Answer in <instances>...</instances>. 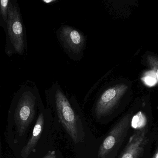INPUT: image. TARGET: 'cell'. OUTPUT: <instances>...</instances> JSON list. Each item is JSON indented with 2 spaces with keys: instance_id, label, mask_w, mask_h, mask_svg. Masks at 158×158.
I'll return each mask as SVG.
<instances>
[{
  "instance_id": "8fae6325",
  "label": "cell",
  "mask_w": 158,
  "mask_h": 158,
  "mask_svg": "<svg viewBox=\"0 0 158 158\" xmlns=\"http://www.w3.org/2000/svg\"><path fill=\"white\" fill-rule=\"evenodd\" d=\"M147 60L152 71L155 73L158 81V58L155 56L149 55L147 57Z\"/></svg>"
},
{
  "instance_id": "7c38bea8",
  "label": "cell",
  "mask_w": 158,
  "mask_h": 158,
  "mask_svg": "<svg viewBox=\"0 0 158 158\" xmlns=\"http://www.w3.org/2000/svg\"><path fill=\"white\" fill-rule=\"evenodd\" d=\"M157 79L156 75L153 71L147 73L145 76L142 78L144 83L150 86L154 85L157 83Z\"/></svg>"
},
{
  "instance_id": "30bf717a",
  "label": "cell",
  "mask_w": 158,
  "mask_h": 158,
  "mask_svg": "<svg viewBox=\"0 0 158 158\" xmlns=\"http://www.w3.org/2000/svg\"><path fill=\"white\" fill-rule=\"evenodd\" d=\"M10 1L9 0H1L0 6V13H1V25L5 30L7 25L9 14V6Z\"/></svg>"
},
{
  "instance_id": "8992f818",
  "label": "cell",
  "mask_w": 158,
  "mask_h": 158,
  "mask_svg": "<svg viewBox=\"0 0 158 158\" xmlns=\"http://www.w3.org/2000/svg\"><path fill=\"white\" fill-rule=\"evenodd\" d=\"M59 35L64 46L69 51L76 55L83 51L85 39L78 30L68 26H64L60 29Z\"/></svg>"
},
{
  "instance_id": "7a4b0ae2",
  "label": "cell",
  "mask_w": 158,
  "mask_h": 158,
  "mask_svg": "<svg viewBox=\"0 0 158 158\" xmlns=\"http://www.w3.org/2000/svg\"><path fill=\"white\" fill-rule=\"evenodd\" d=\"M7 36L6 52L8 54H23L25 50L24 33L20 10L15 1H10L5 29Z\"/></svg>"
},
{
  "instance_id": "9c48e42d",
  "label": "cell",
  "mask_w": 158,
  "mask_h": 158,
  "mask_svg": "<svg viewBox=\"0 0 158 158\" xmlns=\"http://www.w3.org/2000/svg\"><path fill=\"white\" fill-rule=\"evenodd\" d=\"M147 119L146 115L142 112H139L135 116H133L131 120V125L135 129L139 130L145 129V127L147 125Z\"/></svg>"
},
{
  "instance_id": "5b68a950",
  "label": "cell",
  "mask_w": 158,
  "mask_h": 158,
  "mask_svg": "<svg viewBox=\"0 0 158 158\" xmlns=\"http://www.w3.org/2000/svg\"><path fill=\"white\" fill-rule=\"evenodd\" d=\"M127 88V85L121 84L105 90L96 103L95 108L96 116L100 118L109 114L124 95Z\"/></svg>"
},
{
  "instance_id": "277c9868",
  "label": "cell",
  "mask_w": 158,
  "mask_h": 158,
  "mask_svg": "<svg viewBox=\"0 0 158 158\" xmlns=\"http://www.w3.org/2000/svg\"><path fill=\"white\" fill-rule=\"evenodd\" d=\"M131 118L127 114L114 127L100 147L98 158H114L126 136Z\"/></svg>"
},
{
  "instance_id": "ba28073f",
  "label": "cell",
  "mask_w": 158,
  "mask_h": 158,
  "mask_svg": "<svg viewBox=\"0 0 158 158\" xmlns=\"http://www.w3.org/2000/svg\"><path fill=\"white\" fill-rule=\"evenodd\" d=\"M44 125V117L41 113L39 115L33 129V132L30 139L27 144L24 147L22 151V157L27 158L31 152L35 149L38 140L41 137Z\"/></svg>"
},
{
  "instance_id": "4fadbf2b",
  "label": "cell",
  "mask_w": 158,
  "mask_h": 158,
  "mask_svg": "<svg viewBox=\"0 0 158 158\" xmlns=\"http://www.w3.org/2000/svg\"><path fill=\"white\" fill-rule=\"evenodd\" d=\"M152 158H158V148L156 150L154 155H153V156H152Z\"/></svg>"
},
{
  "instance_id": "3957f363",
  "label": "cell",
  "mask_w": 158,
  "mask_h": 158,
  "mask_svg": "<svg viewBox=\"0 0 158 158\" xmlns=\"http://www.w3.org/2000/svg\"><path fill=\"white\" fill-rule=\"evenodd\" d=\"M60 121L75 143L80 141L77 118L70 102L60 88L54 85L51 89Z\"/></svg>"
},
{
  "instance_id": "6da1fadb",
  "label": "cell",
  "mask_w": 158,
  "mask_h": 158,
  "mask_svg": "<svg viewBox=\"0 0 158 158\" xmlns=\"http://www.w3.org/2000/svg\"><path fill=\"white\" fill-rule=\"evenodd\" d=\"M37 89L27 85H23L16 94L15 121L20 136L25 134L35 114Z\"/></svg>"
},
{
  "instance_id": "5bb4252c",
  "label": "cell",
  "mask_w": 158,
  "mask_h": 158,
  "mask_svg": "<svg viewBox=\"0 0 158 158\" xmlns=\"http://www.w3.org/2000/svg\"><path fill=\"white\" fill-rule=\"evenodd\" d=\"M52 1H45V2H47V3H48V2H52Z\"/></svg>"
},
{
  "instance_id": "52a82bcc",
  "label": "cell",
  "mask_w": 158,
  "mask_h": 158,
  "mask_svg": "<svg viewBox=\"0 0 158 158\" xmlns=\"http://www.w3.org/2000/svg\"><path fill=\"white\" fill-rule=\"evenodd\" d=\"M146 129L139 130L130 138L119 158H139L144 152L148 142Z\"/></svg>"
}]
</instances>
